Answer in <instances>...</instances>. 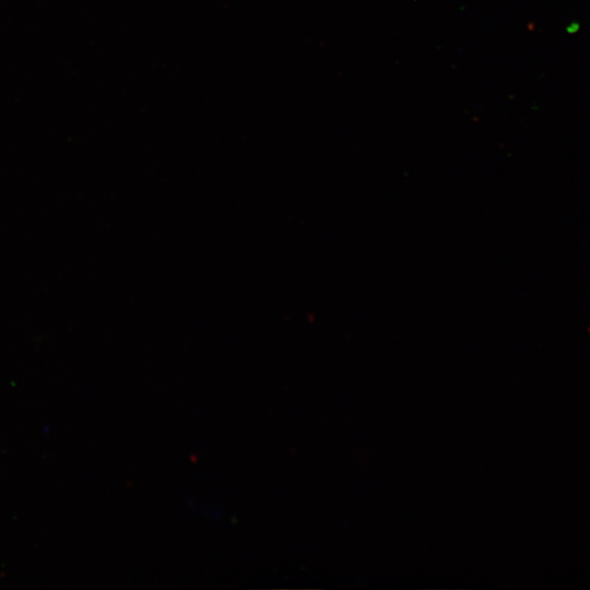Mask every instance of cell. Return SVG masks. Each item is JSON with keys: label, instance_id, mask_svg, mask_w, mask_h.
I'll return each instance as SVG.
<instances>
[]
</instances>
